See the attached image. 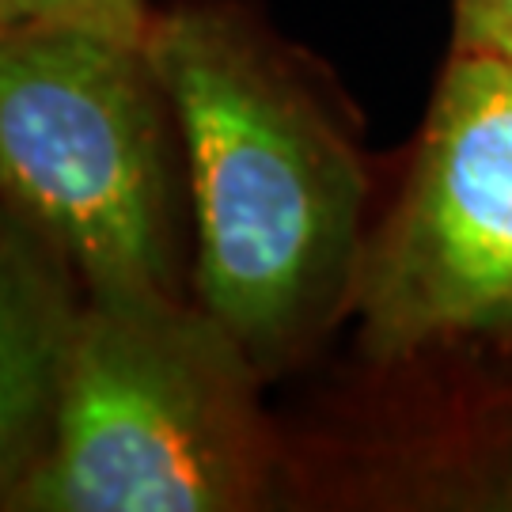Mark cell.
I'll use <instances>...</instances> for the list:
<instances>
[{"label":"cell","mask_w":512,"mask_h":512,"mask_svg":"<svg viewBox=\"0 0 512 512\" xmlns=\"http://www.w3.org/2000/svg\"><path fill=\"white\" fill-rule=\"evenodd\" d=\"M509 61H512V57H509Z\"/></svg>","instance_id":"obj_11"},{"label":"cell","mask_w":512,"mask_h":512,"mask_svg":"<svg viewBox=\"0 0 512 512\" xmlns=\"http://www.w3.org/2000/svg\"><path fill=\"white\" fill-rule=\"evenodd\" d=\"M0 209H4V202H0Z\"/></svg>","instance_id":"obj_10"},{"label":"cell","mask_w":512,"mask_h":512,"mask_svg":"<svg viewBox=\"0 0 512 512\" xmlns=\"http://www.w3.org/2000/svg\"><path fill=\"white\" fill-rule=\"evenodd\" d=\"M266 376L194 296H84L54 433L8 509L255 512L293 501Z\"/></svg>","instance_id":"obj_2"},{"label":"cell","mask_w":512,"mask_h":512,"mask_svg":"<svg viewBox=\"0 0 512 512\" xmlns=\"http://www.w3.org/2000/svg\"><path fill=\"white\" fill-rule=\"evenodd\" d=\"M27 23H69L145 42L152 12L145 0H16Z\"/></svg>","instance_id":"obj_7"},{"label":"cell","mask_w":512,"mask_h":512,"mask_svg":"<svg viewBox=\"0 0 512 512\" xmlns=\"http://www.w3.org/2000/svg\"><path fill=\"white\" fill-rule=\"evenodd\" d=\"M353 357L512 330V61L448 50L399 179L368 224Z\"/></svg>","instance_id":"obj_4"},{"label":"cell","mask_w":512,"mask_h":512,"mask_svg":"<svg viewBox=\"0 0 512 512\" xmlns=\"http://www.w3.org/2000/svg\"><path fill=\"white\" fill-rule=\"evenodd\" d=\"M19 23H27V19H23L16 0H0V38L8 35V31H16Z\"/></svg>","instance_id":"obj_9"},{"label":"cell","mask_w":512,"mask_h":512,"mask_svg":"<svg viewBox=\"0 0 512 512\" xmlns=\"http://www.w3.org/2000/svg\"><path fill=\"white\" fill-rule=\"evenodd\" d=\"M84 289L57 247L0 209V509L35 471L69 368Z\"/></svg>","instance_id":"obj_6"},{"label":"cell","mask_w":512,"mask_h":512,"mask_svg":"<svg viewBox=\"0 0 512 512\" xmlns=\"http://www.w3.org/2000/svg\"><path fill=\"white\" fill-rule=\"evenodd\" d=\"M183 198V141L145 42L69 23L0 38V202L84 296H194Z\"/></svg>","instance_id":"obj_3"},{"label":"cell","mask_w":512,"mask_h":512,"mask_svg":"<svg viewBox=\"0 0 512 512\" xmlns=\"http://www.w3.org/2000/svg\"><path fill=\"white\" fill-rule=\"evenodd\" d=\"M448 50L512 57V0H452Z\"/></svg>","instance_id":"obj_8"},{"label":"cell","mask_w":512,"mask_h":512,"mask_svg":"<svg viewBox=\"0 0 512 512\" xmlns=\"http://www.w3.org/2000/svg\"><path fill=\"white\" fill-rule=\"evenodd\" d=\"M293 501L380 512H512V330L357 361L334 425L296 444Z\"/></svg>","instance_id":"obj_5"},{"label":"cell","mask_w":512,"mask_h":512,"mask_svg":"<svg viewBox=\"0 0 512 512\" xmlns=\"http://www.w3.org/2000/svg\"><path fill=\"white\" fill-rule=\"evenodd\" d=\"M145 46L183 141L190 293L258 372L304 368L353 311L376 213L357 114L239 0L152 12Z\"/></svg>","instance_id":"obj_1"}]
</instances>
